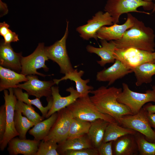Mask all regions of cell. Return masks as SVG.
Segmentation results:
<instances>
[{"label": "cell", "instance_id": "obj_1", "mask_svg": "<svg viewBox=\"0 0 155 155\" xmlns=\"http://www.w3.org/2000/svg\"><path fill=\"white\" fill-rule=\"evenodd\" d=\"M122 89L113 86L108 88L101 86L90 93V100L101 113L108 115L114 118L119 124L123 116L133 115L131 110L126 105L119 102L117 98Z\"/></svg>", "mask_w": 155, "mask_h": 155}, {"label": "cell", "instance_id": "obj_2", "mask_svg": "<svg viewBox=\"0 0 155 155\" xmlns=\"http://www.w3.org/2000/svg\"><path fill=\"white\" fill-rule=\"evenodd\" d=\"M155 37L153 29L136 18L133 25L125 32L122 37L114 41L117 49L132 47L154 52Z\"/></svg>", "mask_w": 155, "mask_h": 155}, {"label": "cell", "instance_id": "obj_3", "mask_svg": "<svg viewBox=\"0 0 155 155\" xmlns=\"http://www.w3.org/2000/svg\"><path fill=\"white\" fill-rule=\"evenodd\" d=\"M67 107L73 117L91 122L102 119L111 123L116 121L111 116L100 112L90 99L89 95L78 98Z\"/></svg>", "mask_w": 155, "mask_h": 155}, {"label": "cell", "instance_id": "obj_4", "mask_svg": "<svg viewBox=\"0 0 155 155\" xmlns=\"http://www.w3.org/2000/svg\"><path fill=\"white\" fill-rule=\"evenodd\" d=\"M154 6L153 2H146L142 0H107L104 10L110 14L113 24H117L119 22L120 16L123 14L135 12L149 14V13L138 11L137 9L142 7L145 10H152Z\"/></svg>", "mask_w": 155, "mask_h": 155}, {"label": "cell", "instance_id": "obj_5", "mask_svg": "<svg viewBox=\"0 0 155 155\" xmlns=\"http://www.w3.org/2000/svg\"><path fill=\"white\" fill-rule=\"evenodd\" d=\"M122 90L117 98L118 102L128 107L133 114L137 113L146 103L155 102V92L149 90L145 93L135 92L125 83H122Z\"/></svg>", "mask_w": 155, "mask_h": 155}, {"label": "cell", "instance_id": "obj_6", "mask_svg": "<svg viewBox=\"0 0 155 155\" xmlns=\"http://www.w3.org/2000/svg\"><path fill=\"white\" fill-rule=\"evenodd\" d=\"M64 35L59 40L53 45L45 47V51L49 59L56 63L60 68V73L64 74L74 70L68 56L66 46V41L68 34L69 22Z\"/></svg>", "mask_w": 155, "mask_h": 155}, {"label": "cell", "instance_id": "obj_7", "mask_svg": "<svg viewBox=\"0 0 155 155\" xmlns=\"http://www.w3.org/2000/svg\"><path fill=\"white\" fill-rule=\"evenodd\" d=\"M113 55L115 60L120 61L127 67L131 69L144 63H155L154 52H150L134 48H116Z\"/></svg>", "mask_w": 155, "mask_h": 155}, {"label": "cell", "instance_id": "obj_8", "mask_svg": "<svg viewBox=\"0 0 155 155\" xmlns=\"http://www.w3.org/2000/svg\"><path fill=\"white\" fill-rule=\"evenodd\" d=\"M119 124L140 133L147 141L155 143V131L150 126L146 111L143 107L136 114L122 116L120 119Z\"/></svg>", "mask_w": 155, "mask_h": 155}, {"label": "cell", "instance_id": "obj_9", "mask_svg": "<svg viewBox=\"0 0 155 155\" xmlns=\"http://www.w3.org/2000/svg\"><path fill=\"white\" fill-rule=\"evenodd\" d=\"M49 59L45 52L44 43H40L32 53L28 56L22 57L20 73L26 76L30 75H37L43 77L47 76L38 72L37 70L42 68L44 71H48L49 68L45 65V62Z\"/></svg>", "mask_w": 155, "mask_h": 155}, {"label": "cell", "instance_id": "obj_10", "mask_svg": "<svg viewBox=\"0 0 155 155\" xmlns=\"http://www.w3.org/2000/svg\"><path fill=\"white\" fill-rule=\"evenodd\" d=\"M3 90V97L5 100L6 114V126L3 139L0 143V149L3 151L7 147L9 141L19 135L14 126V114L15 108L17 99L15 95L13 88Z\"/></svg>", "mask_w": 155, "mask_h": 155}, {"label": "cell", "instance_id": "obj_11", "mask_svg": "<svg viewBox=\"0 0 155 155\" xmlns=\"http://www.w3.org/2000/svg\"><path fill=\"white\" fill-rule=\"evenodd\" d=\"M57 112L58 116L55 121L48 134L42 140H53L59 144L67 138L73 117L67 107Z\"/></svg>", "mask_w": 155, "mask_h": 155}, {"label": "cell", "instance_id": "obj_12", "mask_svg": "<svg viewBox=\"0 0 155 155\" xmlns=\"http://www.w3.org/2000/svg\"><path fill=\"white\" fill-rule=\"evenodd\" d=\"M113 24V19L108 12L99 11L87 21L86 24L78 27L76 30L84 40H88L94 38L97 40L98 30L103 26H111Z\"/></svg>", "mask_w": 155, "mask_h": 155}, {"label": "cell", "instance_id": "obj_13", "mask_svg": "<svg viewBox=\"0 0 155 155\" xmlns=\"http://www.w3.org/2000/svg\"><path fill=\"white\" fill-rule=\"evenodd\" d=\"M28 80L22 84H19L18 88L25 90L30 95L40 98L51 96L52 87L55 84L53 80L48 81L39 80L37 76L34 75H27Z\"/></svg>", "mask_w": 155, "mask_h": 155}, {"label": "cell", "instance_id": "obj_14", "mask_svg": "<svg viewBox=\"0 0 155 155\" xmlns=\"http://www.w3.org/2000/svg\"><path fill=\"white\" fill-rule=\"evenodd\" d=\"M136 19L130 13H127L126 20L123 24L115 23L109 26H103L97 31V36L100 40L107 41L119 40L125 32L133 25Z\"/></svg>", "mask_w": 155, "mask_h": 155}, {"label": "cell", "instance_id": "obj_15", "mask_svg": "<svg viewBox=\"0 0 155 155\" xmlns=\"http://www.w3.org/2000/svg\"><path fill=\"white\" fill-rule=\"evenodd\" d=\"M51 89L53 103L46 118L49 117L55 113L67 107L80 97V94L73 87H69L66 89V91L69 92L70 94L65 97L60 95L58 86H53Z\"/></svg>", "mask_w": 155, "mask_h": 155}, {"label": "cell", "instance_id": "obj_16", "mask_svg": "<svg viewBox=\"0 0 155 155\" xmlns=\"http://www.w3.org/2000/svg\"><path fill=\"white\" fill-rule=\"evenodd\" d=\"M132 72V69L127 67L120 61L116 59L110 67L97 73L96 80L99 82H108V86H110L117 80Z\"/></svg>", "mask_w": 155, "mask_h": 155}, {"label": "cell", "instance_id": "obj_17", "mask_svg": "<svg viewBox=\"0 0 155 155\" xmlns=\"http://www.w3.org/2000/svg\"><path fill=\"white\" fill-rule=\"evenodd\" d=\"M22 53L14 51L10 43H1L0 46V66L20 73L21 69Z\"/></svg>", "mask_w": 155, "mask_h": 155}, {"label": "cell", "instance_id": "obj_18", "mask_svg": "<svg viewBox=\"0 0 155 155\" xmlns=\"http://www.w3.org/2000/svg\"><path fill=\"white\" fill-rule=\"evenodd\" d=\"M40 142L14 137L9 142L7 150L10 155H35Z\"/></svg>", "mask_w": 155, "mask_h": 155}, {"label": "cell", "instance_id": "obj_19", "mask_svg": "<svg viewBox=\"0 0 155 155\" xmlns=\"http://www.w3.org/2000/svg\"><path fill=\"white\" fill-rule=\"evenodd\" d=\"M100 41L101 47L97 48L88 45L86 47L87 51L90 53H95L100 57V60L97 62L101 67H104L108 63H114L115 59L113 54L116 48L114 41L111 40L108 42L105 40H100Z\"/></svg>", "mask_w": 155, "mask_h": 155}, {"label": "cell", "instance_id": "obj_20", "mask_svg": "<svg viewBox=\"0 0 155 155\" xmlns=\"http://www.w3.org/2000/svg\"><path fill=\"white\" fill-rule=\"evenodd\" d=\"M115 155H136L139 150L134 134L123 135L113 142Z\"/></svg>", "mask_w": 155, "mask_h": 155}, {"label": "cell", "instance_id": "obj_21", "mask_svg": "<svg viewBox=\"0 0 155 155\" xmlns=\"http://www.w3.org/2000/svg\"><path fill=\"white\" fill-rule=\"evenodd\" d=\"M83 70L78 71L77 69H74L72 71L65 74V75L59 79L53 80L55 84L58 85L61 81L69 80L75 82L76 85V90L80 95V97L86 96L90 93V91L93 90V86L87 85L90 80L87 79L84 80L81 77L84 73Z\"/></svg>", "mask_w": 155, "mask_h": 155}, {"label": "cell", "instance_id": "obj_22", "mask_svg": "<svg viewBox=\"0 0 155 155\" xmlns=\"http://www.w3.org/2000/svg\"><path fill=\"white\" fill-rule=\"evenodd\" d=\"M28 80L26 76L9 68L0 66V91L17 88L20 83Z\"/></svg>", "mask_w": 155, "mask_h": 155}, {"label": "cell", "instance_id": "obj_23", "mask_svg": "<svg viewBox=\"0 0 155 155\" xmlns=\"http://www.w3.org/2000/svg\"><path fill=\"white\" fill-rule=\"evenodd\" d=\"M109 123L101 119L91 122L87 135L93 147L97 149L103 142L106 128Z\"/></svg>", "mask_w": 155, "mask_h": 155}, {"label": "cell", "instance_id": "obj_24", "mask_svg": "<svg viewBox=\"0 0 155 155\" xmlns=\"http://www.w3.org/2000/svg\"><path fill=\"white\" fill-rule=\"evenodd\" d=\"M73 138H67L62 143L58 144L57 150L60 154L65 151L93 147L88 135Z\"/></svg>", "mask_w": 155, "mask_h": 155}, {"label": "cell", "instance_id": "obj_25", "mask_svg": "<svg viewBox=\"0 0 155 155\" xmlns=\"http://www.w3.org/2000/svg\"><path fill=\"white\" fill-rule=\"evenodd\" d=\"M136 81L135 85L140 86L144 84L151 83L152 76L155 75V63L147 62L144 63L132 69Z\"/></svg>", "mask_w": 155, "mask_h": 155}, {"label": "cell", "instance_id": "obj_26", "mask_svg": "<svg viewBox=\"0 0 155 155\" xmlns=\"http://www.w3.org/2000/svg\"><path fill=\"white\" fill-rule=\"evenodd\" d=\"M57 116V112H55L46 119L35 124L29 131V134L34 137V140L39 141L43 140L48 134Z\"/></svg>", "mask_w": 155, "mask_h": 155}, {"label": "cell", "instance_id": "obj_27", "mask_svg": "<svg viewBox=\"0 0 155 155\" xmlns=\"http://www.w3.org/2000/svg\"><path fill=\"white\" fill-rule=\"evenodd\" d=\"M14 93L18 100L22 101L29 105H33L38 108L42 115V116L46 118L49 111L51 109L53 103L52 96L46 98L48 102L47 105L44 107L40 100V98H36L34 99L29 98V94L27 92H23L22 89L19 88H13Z\"/></svg>", "mask_w": 155, "mask_h": 155}, {"label": "cell", "instance_id": "obj_28", "mask_svg": "<svg viewBox=\"0 0 155 155\" xmlns=\"http://www.w3.org/2000/svg\"><path fill=\"white\" fill-rule=\"evenodd\" d=\"M137 132L121 126L117 121L109 123L106 128L103 142L114 141L123 135L127 134H135Z\"/></svg>", "mask_w": 155, "mask_h": 155}, {"label": "cell", "instance_id": "obj_29", "mask_svg": "<svg viewBox=\"0 0 155 155\" xmlns=\"http://www.w3.org/2000/svg\"><path fill=\"white\" fill-rule=\"evenodd\" d=\"M14 120L15 127L19 134V138L26 139L27 131L35 124L26 117L22 116L21 112L19 109L15 110Z\"/></svg>", "mask_w": 155, "mask_h": 155}, {"label": "cell", "instance_id": "obj_30", "mask_svg": "<svg viewBox=\"0 0 155 155\" xmlns=\"http://www.w3.org/2000/svg\"><path fill=\"white\" fill-rule=\"evenodd\" d=\"M91 122L73 117L71 123L67 138H73L87 134Z\"/></svg>", "mask_w": 155, "mask_h": 155}, {"label": "cell", "instance_id": "obj_31", "mask_svg": "<svg viewBox=\"0 0 155 155\" xmlns=\"http://www.w3.org/2000/svg\"><path fill=\"white\" fill-rule=\"evenodd\" d=\"M15 109L19 110L23 115L35 125L42 121L44 118L36 112L32 105L18 100L15 106Z\"/></svg>", "mask_w": 155, "mask_h": 155}, {"label": "cell", "instance_id": "obj_32", "mask_svg": "<svg viewBox=\"0 0 155 155\" xmlns=\"http://www.w3.org/2000/svg\"><path fill=\"white\" fill-rule=\"evenodd\" d=\"M137 144L139 154L140 155H155V143L147 141L144 136L137 132L134 134Z\"/></svg>", "mask_w": 155, "mask_h": 155}, {"label": "cell", "instance_id": "obj_33", "mask_svg": "<svg viewBox=\"0 0 155 155\" xmlns=\"http://www.w3.org/2000/svg\"><path fill=\"white\" fill-rule=\"evenodd\" d=\"M58 147V144L54 141L42 140L35 155H59L57 150Z\"/></svg>", "mask_w": 155, "mask_h": 155}, {"label": "cell", "instance_id": "obj_34", "mask_svg": "<svg viewBox=\"0 0 155 155\" xmlns=\"http://www.w3.org/2000/svg\"><path fill=\"white\" fill-rule=\"evenodd\" d=\"M65 155H98V150L94 147L74 150H68L62 154Z\"/></svg>", "mask_w": 155, "mask_h": 155}, {"label": "cell", "instance_id": "obj_35", "mask_svg": "<svg viewBox=\"0 0 155 155\" xmlns=\"http://www.w3.org/2000/svg\"><path fill=\"white\" fill-rule=\"evenodd\" d=\"M6 126V114L5 104L0 108V143L3 138Z\"/></svg>", "mask_w": 155, "mask_h": 155}, {"label": "cell", "instance_id": "obj_36", "mask_svg": "<svg viewBox=\"0 0 155 155\" xmlns=\"http://www.w3.org/2000/svg\"><path fill=\"white\" fill-rule=\"evenodd\" d=\"M113 141L102 142L98 149L99 155H113L112 149Z\"/></svg>", "mask_w": 155, "mask_h": 155}, {"label": "cell", "instance_id": "obj_37", "mask_svg": "<svg viewBox=\"0 0 155 155\" xmlns=\"http://www.w3.org/2000/svg\"><path fill=\"white\" fill-rule=\"evenodd\" d=\"M5 43H10L12 42H16L19 40L18 36L9 29L8 32L3 37Z\"/></svg>", "mask_w": 155, "mask_h": 155}, {"label": "cell", "instance_id": "obj_38", "mask_svg": "<svg viewBox=\"0 0 155 155\" xmlns=\"http://www.w3.org/2000/svg\"><path fill=\"white\" fill-rule=\"evenodd\" d=\"M9 25L5 22L0 23V34L3 37L8 32Z\"/></svg>", "mask_w": 155, "mask_h": 155}, {"label": "cell", "instance_id": "obj_39", "mask_svg": "<svg viewBox=\"0 0 155 155\" xmlns=\"http://www.w3.org/2000/svg\"><path fill=\"white\" fill-rule=\"evenodd\" d=\"M146 113L150 126L155 130V113H151L146 111Z\"/></svg>", "mask_w": 155, "mask_h": 155}, {"label": "cell", "instance_id": "obj_40", "mask_svg": "<svg viewBox=\"0 0 155 155\" xmlns=\"http://www.w3.org/2000/svg\"><path fill=\"white\" fill-rule=\"evenodd\" d=\"M143 108L146 111L151 113H155V105L149 103L145 104Z\"/></svg>", "mask_w": 155, "mask_h": 155}, {"label": "cell", "instance_id": "obj_41", "mask_svg": "<svg viewBox=\"0 0 155 155\" xmlns=\"http://www.w3.org/2000/svg\"><path fill=\"white\" fill-rule=\"evenodd\" d=\"M143 1L146 2H151L155 0H142Z\"/></svg>", "mask_w": 155, "mask_h": 155}, {"label": "cell", "instance_id": "obj_42", "mask_svg": "<svg viewBox=\"0 0 155 155\" xmlns=\"http://www.w3.org/2000/svg\"><path fill=\"white\" fill-rule=\"evenodd\" d=\"M152 88V90L155 92V85L153 86Z\"/></svg>", "mask_w": 155, "mask_h": 155}, {"label": "cell", "instance_id": "obj_43", "mask_svg": "<svg viewBox=\"0 0 155 155\" xmlns=\"http://www.w3.org/2000/svg\"><path fill=\"white\" fill-rule=\"evenodd\" d=\"M154 10L155 11V3H154Z\"/></svg>", "mask_w": 155, "mask_h": 155}, {"label": "cell", "instance_id": "obj_44", "mask_svg": "<svg viewBox=\"0 0 155 155\" xmlns=\"http://www.w3.org/2000/svg\"><path fill=\"white\" fill-rule=\"evenodd\" d=\"M154 53H155V51H154Z\"/></svg>", "mask_w": 155, "mask_h": 155}, {"label": "cell", "instance_id": "obj_45", "mask_svg": "<svg viewBox=\"0 0 155 155\" xmlns=\"http://www.w3.org/2000/svg\"><path fill=\"white\" fill-rule=\"evenodd\" d=\"M154 131H155V130H154Z\"/></svg>", "mask_w": 155, "mask_h": 155}]
</instances>
